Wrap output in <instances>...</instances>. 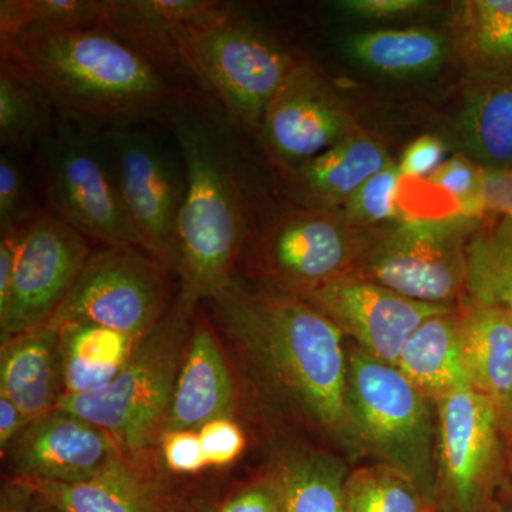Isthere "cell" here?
Returning a JSON list of instances; mask_svg holds the SVG:
<instances>
[{
    "instance_id": "obj_1",
    "label": "cell",
    "mask_w": 512,
    "mask_h": 512,
    "mask_svg": "<svg viewBox=\"0 0 512 512\" xmlns=\"http://www.w3.org/2000/svg\"><path fill=\"white\" fill-rule=\"evenodd\" d=\"M214 306L262 386L313 426L349 441L343 333L288 293L248 292L232 282Z\"/></svg>"
},
{
    "instance_id": "obj_2",
    "label": "cell",
    "mask_w": 512,
    "mask_h": 512,
    "mask_svg": "<svg viewBox=\"0 0 512 512\" xmlns=\"http://www.w3.org/2000/svg\"><path fill=\"white\" fill-rule=\"evenodd\" d=\"M0 55L46 94L59 119L124 128L153 119L185 96L146 56L100 26L25 33Z\"/></svg>"
},
{
    "instance_id": "obj_3",
    "label": "cell",
    "mask_w": 512,
    "mask_h": 512,
    "mask_svg": "<svg viewBox=\"0 0 512 512\" xmlns=\"http://www.w3.org/2000/svg\"><path fill=\"white\" fill-rule=\"evenodd\" d=\"M148 56L165 76L178 74L200 87L248 131H261L269 103L299 62L232 3L202 18L161 20Z\"/></svg>"
},
{
    "instance_id": "obj_4",
    "label": "cell",
    "mask_w": 512,
    "mask_h": 512,
    "mask_svg": "<svg viewBox=\"0 0 512 512\" xmlns=\"http://www.w3.org/2000/svg\"><path fill=\"white\" fill-rule=\"evenodd\" d=\"M187 191L178 220L177 299L190 312L232 285L247 237L244 197L220 144L200 121L175 113Z\"/></svg>"
},
{
    "instance_id": "obj_5",
    "label": "cell",
    "mask_w": 512,
    "mask_h": 512,
    "mask_svg": "<svg viewBox=\"0 0 512 512\" xmlns=\"http://www.w3.org/2000/svg\"><path fill=\"white\" fill-rule=\"evenodd\" d=\"M195 313L175 299L119 376L97 392L63 396L57 409L92 421L140 466L160 447Z\"/></svg>"
},
{
    "instance_id": "obj_6",
    "label": "cell",
    "mask_w": 512,
    "mask_h": 512,
    "mask_svg": "<svg viewBox=\"0 0 512 512\" xmlns=\"http://www.w3.org/2000/svg\"><path fill=\"white\" fill-rule=\"evenodd\" d=\"M348 369L349 441L399 471L437 510L439 470L434 464V417L430 399L400 373L357 348Z\"/></svg>"
},
{
    "instance_id": "obj_7",
    "label": "cell",
    "mask_w": 512,
    "mask_h": 512,
    "mask_svg": "<svg viewBox=\"0 0 512 512\" xmlns=\"http://www.w3.org/2000/svg\"><path fill=\"white\" fill-rule=\"evenodd\" d=\"M36 153L50 211L101 245L144 249L101 134L59 119L53 130L37 143Z\"/></svg>"
},
{
    "instance_id": "obj_8",
    "label": "cell",
    "mask_w": 512,
    "mask_h": 512,
    "mask_svg": "<svg viewBox=\"0 0 512 512\" xmlns=\"http://www.w3.org/2000/svg\"><path fill=\"white\" fill-rule=\"evenodd\" d=\"M484 220L457 214L365 228L355 275L413 301L450 305L466 295V247Z\"/></svg>"
},
{
    "instance_id": "obj_9",
    "label": "cell",
    "mask_w": 512,
    "mask_h": 512,
    "mask_svg": "<svg viewBox=\"0 0 512 512\" xmlns=\"http://www.w3.org/2000/svg\"><path fill=\"white\" fill-rule=\"evenodd\" d=\"M365 228L340 210L298 207L279 212L256 235L249 269L288 295H308L320 286L355 275Z\"/></svg>"
},
{
    "instance_id": "obj_10",
    "label": "cell",
    "mask_w": 512,
    "mask_h": 512,
    "mask_svg": "<svg viewBox=\"0 0 512 512\" xmlns=\"http://www.w3.org/2000/svg\"><path fill=\"white\" fill-rule=\"evenodd\" d=\"M170 269L144 249H93L50 328L89 322L144 339L170 311Z\"/></svg>"
},
{
    "instance_id": "obj_11",
    "label": "cell",
    "mask_w": 512,
    "mask_h": 512,
    "mask_svg": "<svg viewBox=\"0 0 512 512\" xmlns=\"http://www.w3.org/2000/svg\"><path fill=\"white\" fill-rule=\"evenodd\" d=\"M439 512H488L504 478L505 439L493 404L471 384L436 400Z\"/></svg>"
},
{
    "instance_id": "obj_12",
    "label": "cell",
    "mask_w": 512,
    "mask_h": 512,
    "mask_svg": "<svg viewBox=\"0 0 512 512\" xmlns=\"http://www.w3.org/2000/svg\"><path fill=\"white\" fill-rule=\"evenodd\" d=\"M89 241L49 208L26 222L8 303L0 311L2 340L49 325L92 255Z\"/></svg>"
},
{
    "instance_id": "obj_13",
    "label": "cell",
    "mask_w": 512,
    "mask_h": 512,
    "mask_svg": "<svg viewBox=\"0 0 512 512\" xmlns=\"http://www.w3.org/2000/svg\"><path fill=\"white\" fill-rule=\"evenodd\" d=\"M101 138L144 249L177 274L178 220L187 191L185 173L154 138L140 131L109 128Z\"/></svg>"
},
{
    "instance_id": "obj_14",
    "label": "cell",
    "mask_w": 512,
    "mask_h": 512,
    "mask_svg": "<svg viewBox=\"0 0 512 512\" xmlns=\"http://www.w3.org/2000/svg\"><path fill=\"white\" fill-rule=\"evenodd\" d=\"M355 117L315 64L299 59L269 103L261 134L282 174L355 133Z\"/></svg>"
},
{
    "instance_id": "obj_15",
    "label": "cell",
    "mask_w": 512,
    "mask_h": 512,
    "mask_svg": "<svg viewBox=\"0 0 512 512\" xmlns=\"http://www.w3.org/2000/svg\"><path fill=\"white\" fill-rule=\"evenodd\" d=\"M301 299L355 339L366 355L394 367L421 323L453 309L404 298L357 275L342 276Z\"/></svg>"
},
{
    "instance_id": "obj_16",
    "label": "cell",
    "mask_w": 512,
    "mask_h": 512,
    "mask_svg": "<svg viewBox=\"0 0 512 512\" xmlns=\"http://www.w3.org/2000/svg\"><path fill=\"white\" fill-rule=\"evenodd\" d=\"M15 477L49 483H83L123 451L92 421L66 410L30 421L2 456Z\"/></svg>"
},
{
    "instance_id": "obj_17",
    "label": "cell",
    "mask_w": 512,
    "mask_h": 512,
    "mask_svg": "<svg viewBox=\"0 0 512 512\" xmlns=\"http://www.w3.org/2000/svg\"><path fill=\"white\" fill-rule=\"evenodd\" d=\"M235 387L217 333L204 316L194 318L190 342L175 383L164 431L200 430L232 417Z\"/></svg>"
},
{
    "instance_id": "obj_18",
    "label": "cell",
    "mask_w": 512,
    "mask_h": 512,
    "mask_svg": "<svg viewBox=\"0 0 512 512\" xmlns=\"http://www.w3.org/2000/svg\"><path fill=\"white\" fill-rule=\"evenodd\" d=\"M392 161L379 137L357 128L335 146L282 175L299 205L342 210L370 177Z\"/></svg>"
},
{
    "instance_id": "obj_19",
    "label": "cell",
    "mask_w": 512,
    "mask_h": 512,
    "mask_svg": "<svg viewBox=\"0 0 512 512\" xmlns=\"http://www.w3.org/2000/svg\"><path fill=\"white\" fill-rule=\"evenodd\" d=\"M26 481L60 512H184L181 501L148 476L146 466L124 454L83 483Z\"/></svg>"
},
{
    "instance_id": "obj_20",
    "label": "cell",
    "mask_w": 512,
    "mask_h": 512,
    "mask_svg": "<svg viewBox=\"0 0 512 512\" xmlns=\"http://www.w3.org/2000/svg\"><path fill=\"white\" fill-rule=\"evenodd\" d=\"M468 382L493 404L505 439L512 441V318L464 296L457 309Z\"/></svg>"
},
{
    "instance_id": "obj_21",
    "label": "cell",
    "mask_w": 512,
    "mask_h": 512,
    "mask_svg": "<svg viewBox=\"0 0 512 512\" xmlns=\"http://www.w3.org/2000/svg\"><path fill=\"white\" fill-rule=\"evenodd\" d=\"M0 396L29 421L57 409L64 396L59 330L43 326L2 340Z\"/></svg>"
},
{
    "instance_id": "obj_22",
    "label": "cell",
    "mask_w": 512,
    "mask_h": 512,
    "mask_svg": "<svg viewBox=\"0 0 512 512\" xmlns=\"http://www.w3.org/2000/svg\"><path fill=\"white\" fill-rule=\"evenodd\" d=\"M453 130L478 167L512 170V73L468 80Z\"/></svg>"
},
{
    "instance_id": "obj_23",
    "label": "cell",
    "mask_w": 512,
    "mask_h": 512,
    "mask_svg": "<svg viewBox=\"0 0 512 512\" xmlns=\"http://www.w3.org/2000/svg\"><path fill=\"white\" fill-rule=\"evenodd\" d=\"M342 52L370 72L410 79L439 70L450 56L451 40L430 28L367 30L346 37Z\"/></svg>"
},
{
    "instance_id": "obj_24",
    "label": "cell",
    "mask_w": 512,
    "mask_h": 512,
    "mask_svg": "<svg viewBox=\"0 0 512 512\" xmlns=\"http://www.w3.org/2000/svg\"><path fill=\"white\" fill-rule=\"evenodd\" d=\"M397 369L429 399H440L468 382L457 309L421 323L407 340Z\"/></svg>"
},
{
    "instance_id": "obj_25",
    "label": "cell",
    "mask_w": 512,
    "mask_h": 512,
    "mask_svg": "<svg viewBox=\"0 0 512 512\" xmlns=\"http://www.w3.org/2000/svg\"><path fill=\"white\" fill-rule=\"evenodd\" d=\"M59 330L64 396L89 394L109 386L143 339L89 322L67 323Z\"/></svg>"
},
{
    "instance_id": "obj_26",
    "label": "cell",
    "mask_w": 512,
    "mask_h": 512,
    "mask_svg": "<svg viewBox=\"0 0 512 512\" xmlns=\"http://www.w3.org/2000/svg\"><path fill=\"white\" fill-rule=\"evenodd\" d=\"M450 40L470 79L512 73V0L458 3Z\"/></svg>"
},
{
    "instance_id": "obj_27",
    "label": "cell",
    "mask_w": 512,
    "mask_h": 512,
    "mask_svg": "<svg viewBox=\"0 0 512 512\" xmlns=\"http://www.w3.org/2000/svg\"><path fill=\"white\" fill-rule=\"evenodd\" d=\"M464 296L512 318V218L488 215L468 239Z\"/></svg>"
},
{
    "instance_id": "obj_28",
    "label": "cell",
    "mask_w": 512,
    "mask_h": 512,
    "mask_svg": "<svg viewBox=\"0 0 512 512\" xmlns=\"http://www.w3.org/2000/svg\"><path fill=\"white\" fill-rule=\"evenodd\" d=\"M348 478L335 458L303 451L282 461L274 484L282 512H348Z\"/></svg>"
},
{
    "instance_id": "obj_29",
    "label": "cell",
    "mask_w": 512,
    "mask_h": 512,
    "mask_svg": "<svg viewBox=\"0 0 512 512\" xmlns=\"http://www.w3.org/2000/svg\"><path fill=\"white\" fill-rule=\"evenodd\" d=\"M55 107L29 77L6 60L0 64V143L3 150L37 146L56 126ZM57 114V113H56Z\"/></svg>"
},
{
    "instance_id": "obj_30",
    "label": "cell",
    "mask_w": 512,
    "mask_h": 512,
    "mask_svg": "<svg viewBox=\"0 0 512 512\" xmlns=\"http://www.w3.org/2000/svg\"><path fill=\"white\" fill-rule=\"evenodd\" d=\"M103 0H2L0 42L25 33L97 26Z\"/></svg>"
},
{
    "instance_id": "obj_31",
    "label": "cell",
    "mask_w": 512,
    "mask_h": 512,
    "mask_svg": "<svg viewBox=\"0 0 512 512\" xmlns=\"http://www.w3.org/2000/svg\"><path fill=\"white\" fill-rule=\"evenodd\" d=\"M348 512H426V500L410 478L379 464L350 474Z\"/></svg>"
},
{
    "instance_id": "obj_32",
    "label": "cell",
    "mask_w": 512,
    "mask_h": 512,
    "mask_svg": "<svg viewBox=\"0 0 512 512\" xmlns=\"http://www.w3.org/2000/svg\"><path fill=\"white\" fill-rule=\"evenodd\" d=\"M402 181L399 164L390 163L370 177L342 208L350 222L360 228H376L402 220L399 188Z\"/></svg>"
},
{
    "instance_id": "obj_33",
    "label": "cell",
    "mask_w": 512,
    "mask_h": 512,
    "mask_svg": "<svg viewBox=\"0 0 512 512\" xmlns=\"http://www.w3.org/2000/svg\"><path fill=\"white\" fill-rule=\"evenodd\" d=\"M426 180L447 192L466 217L476 220L488 217L483 200V168L470 158L461 153L447 158Z\"/></svg>"
},
{
    "instance_id": "obj_34",
    "label": "cell",
    "mask_w": 512,
    "mask_h": 512,
    "mask_svg": "<svg viewBox=\"0 0 512 512\" xmlns=\"http://www.w3.org/2000/svg\"><path fill=\"white\" fill-rule=\"evenodd\" d=\"M18 154L3 150L0 156V232L22 227L40 210L30 198Z\"/></svg>"
},
{
    "instance_id": "obj_35",
    "label": "cell",
    "mask_w": 512,
    "mask_h": 512,
    "mask_svg": "<svg viewBox=\"0 0 512 512\" xmlns=\"http://www.w3.org/2000/svg\"><path fill=\"white\" fill-rule=\"evenodd\" d=\"M198 434L208 467L229 466L247 446L244 431L232 417L212 420L204 424Z\"/></svg>"
},
{
    "instance_id": "obj_36",
    "label": "cell",
    "mask_w": 512,
    "mask_h": 512,
    "mask_svg": "<svg viewBox=\"0 0 512 512\" xmlns=\"http://www.w3.org/2000/svg\"><path fill=\"white\" fill-rule=\"evenodd\" d=\"M165 466L177 474H195L207 468L198 430L164 431L160 443Z\"/></svg>"
},
{
    "instance_id": "obj_37",
    "label": "cell",
    "mask_w": 512,
    "mask_h": 512,
    "mask_svg": "<svg viewBox=\"0 0 512 512\" xmlns=\"http://www.w3.org/2000/svg\"><path fill=\"white\" fill-rule=\"evenodd\" d=\"M446 144L439 137L421 136L410 143L399 161L400 173L409 178H427L446 161Z\"/></svg>"
},
{
    "instance_id": "obj_38",
    "label": "cell",
    "mask_w": 512,
    "mask_h": 512,
    "mask_svg": "<svg viewBox=\"0 0 512 512\" xmlns=\"http://www.w3.org/2000/svg\"><path fill=\"white\" fill-rule=\"evenodd\" d=\"M423 0H340L335 8L353 18L383 20L414 15L426 8Z\"/></svg>"
},
{
    "instance_id": "obj_39",
    "label": "cell",
    "mask_w": 512,
    "mask_h": 512,
    "mask_svg": "<svg viewBox=\"0 0 512 512\" xmlns=\"http://www.w3.org/2000/svg\"><path fill=\"white\" fill-rule=\"evenodd\" d=\"M217 512H282L274 481L249 485L228 498Z\"/></svg>"
},
{
    "instance_id": "obj_40",
    "label": "cell",
    "mask_w": 512,
    "mask_h": 512,
    "mask_svg": "<svg viewBox=\"0 0 512 512\" xmlns=\"http://www.w3.org/2000/svg\"><path fill=\"white\" fill-rule=\"evenodd\" d=\"M483 200L487 215L512 218V170L483 168Z\"/></svg>"
},
{
    "instance_id": "obj_41",
    "label": "cell",
    "mask_w": 512,
    "mask_h": 512,
    "mask_svg": "<svg viewBox=\"0 0 512 512\" xmlns=\"http://www.w3.org/2000/svg\"><path fill=\"white\" fill-rule=\"evenodd\" d=\"M23 227L0 232V311L8 303L13 278H15L16 262L22 244Z\"/></svg>"
},
{
    "instance_id": "obj_42",
    "label": "cell",
    "mask_w": 512,
    "mask_h": 512,
    "mask_svg": "<svg viewBox=\"0 0 512 512\" xmlns=\"http://www.w3.org/2000/svg\"><path fill=\"white\" fill-rule=\"evenodd\" d=\"M36 497L35 488L25 478H8L0 490V512H30Z\"/></svg>"
},
{
    "instance_id": "obj_43",
    "label": "cell",
    "mask_w": 512,
    "mask_h": 512,
    "mask_svg": "<svg viewBox=\"0 0 512 512\" xmlns=\"http://www.w3.org/2000/svg\"><path fill=\"white\" fill-rule=\"evenodd\" d=\"M29 423L28 417L20 412L19 407L12 400L0 396V450H2V454L28 427Z\"/></svg>"
},
{
    "instance_id": "obj_44",
    "label": "cell",
    "mask_w": 512,
    "mask_h": 512,
    "mask_svg": "<svg viewBox=\"0 0 512 512\" xmlns=\"http://www.w3.org/2000/svg\"><path fill=\"white\" fill-rule=\"evenodd\" d=\"M488 512H512V460Z\"/></svg>"
},
{
    "instance_id": "obj_45",
    "label": "cell",
    "mask_w": 512,
    "mask_h": 512,
    "mask_svg": "<svg viewBox=\"0 0 512 512\" xmlns=\"http://www.w3.org/2000/svg\"><path fill=\"white\" fill-rule=\"evenodd\" d=\"M30 512H60L57 508L53 507V505L45 503V501L40 500L39 497H36L35 504H33L32 511Z\"/></svg>"
},
{
    "instance_id": "obj_46",
    "label": "cell",
    "mask_w": 512,
    "mask_h": 512,
    "mask_svg": "<svg viewBox=\"0 0 512 512\" xmlns=\"http://www.w3.org/2000/svg\"><path fill=\"white\" fill-rule=\"evenodd\" d=\"M202 512H217V510H212V508H208V510L202 511Z\"/></svg>"
},
{
    "instance_id": "obj_47",
    "label": "cell",
    "mask_w": 512,
    "mask_h": 512,
    "mask_svg": "<svg viewBox=\"0 0 512 512\" xmlns=\"http://www.w3.org/2000/svg\"><path fill=\"white\" fill-rule=\"evenodd\" d=\"M426 512H439L437 510H431V508H429V510H427Z\"/></svg>"
}]
</instances>
